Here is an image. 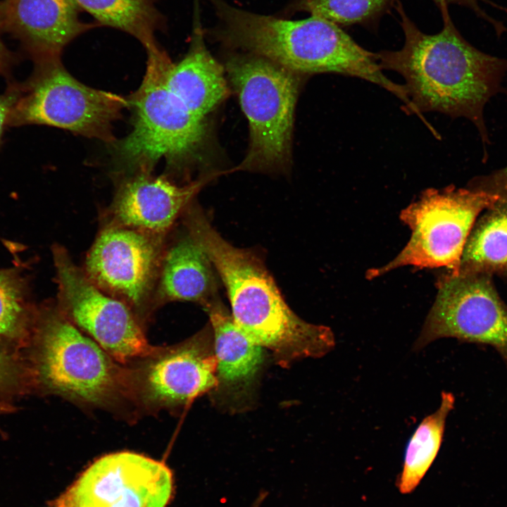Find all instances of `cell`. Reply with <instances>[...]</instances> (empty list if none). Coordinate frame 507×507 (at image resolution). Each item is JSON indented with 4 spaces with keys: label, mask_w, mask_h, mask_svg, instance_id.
Wrapping results in <instances>:
<instances>
[{
    "label": "cell",
    "mask_w": 507,
    "mask_h": 507,
    "mask_svg": "<svg viewBox=\"0 0 507 507\" xmlns=\"http://www.w3.org/2000/svg\"><path fill=\"white\" fill-rule=\"evenodd\" d=\"M447 6H439L442 30L429 35L417 27L398 1L403 46L397 51H379L377 59L382 70L395 71L404 78L408 96L420 118L423 113L434 111L468 119L485 146L489 139L484 106L502 90L507 61L469 44L456 28Z\"/></svg>",
    "instance_id": "cell-1"
},
{
    "label": "cell",
    "mask_w": 507,
    "mask_h": 507,
    "mask_svg": "<svg viewBox=\"0 0 507 507\" xmlns=\"http://www.w3.org/2000/svg\"><path fill=\"white\" fill-rule=\"evenodd\" d=\"M180 220L212 261L225 288L236 325L254 342L271 351L280 365L320 358L334 348L332 330L299 317L260 256L225 239L195 201Z\"/></svg>",
    "instance_id": "cell-2"
},
{
    "label": "cell",
    "mask_w": 507,
    "mask_h": 507,
    "mask_svg": "<svg viewBox=\"0 0 507 507\" xmlns=\"http://www.w3.org/2000/svg\"><path fill=\"white\" fill-rule=\"evenodd\" d=\"M217 19L205 35L232 49L265 58L297 74L337 73L356 77L389 91L401 101L406 89L382 73L369 51L337 25L310 15L291 20L236 7L226 0H206Z\"/></svg>",
    "instance_id": "cell-3"
},
{
    "label": "cell",
    "mask_w": 507,
    "mask_h": 507,
    "mask_svg": "<svg viewBox=\"0 0 507 507\" xmlns=\"http://www.w3.org/2000/svg\"><path fill=\"white\" fill-rule=\"evenodd\" d=\"M146 52L143 80L127 96L132 128L108 144L113 177L152 172L165 159V175L173 180L185 177L206 137L204 119L193 114L168 87L166 70L171 60L167 53L160 46Z\"/></svg>",
    "instance_id": "cell-4"
},
{
    "label": "cell",
    "mask_w": 507,
    "mask_h": 507,
    "mask_svg": "<svg viewBox=\"0 0 507 507\" xmlns=\"http://www.w3.org/2000/svg\"><path fill=\"white\" fill-rule=\"evenodd\" d=\"M225 71L249 127L248 151L237 169L286 170L291 159L299 74L245 51L230 54Z\"/></svg>",
    "instance_id": "cell-5"
},
{
    "label": "cell",
    "mask_w": 507,
    "mask_h": 507,
    "mask_svg": "<svg viewBox=\"0 0 507 507\" xmlns=\"http://www.w3.org/2000/svg\"><path fill=\"white\" fill-rule=\"evenodd\" d=\"M39 373L52 391L91 406L134 403L132 371L84 335L58 309L43 306L39 314Z\"/></svg>",
    "instance_id": "cell-6"
},
{
    "label": "cell",
    "mask_w": 507,
    "mask_h": 507,
    "mask_svg": "<svg viewBox=\"0 0 507 507\" xmlns=\"http://www.w3.org/2000/svg\"><path fill=\"white\" fill-rule=\"evenodd\" d=\"M33 63L32 74L19 84L8 125H49L108 144L115 139L113 125L129 107L127 97L82 83L65 69L61 57Z\"/></svg>",
    "instance_id": "cell-7"
},
{
    "label": "cell",
    "mask_w": 507,
    "mask_h": 507,
    "mask_svg": "<svg viewBox=\"0 0 507 507\" xmlns=\"http://www.w3.org/2000/svg\"><path fill=\"white\" fill-rule=\"evenodd\" d=\"M499 199L469 187L426 189L401 212V220L411 231L406 246L386 265L368 270L366 277L372 280L406 265L444 267L457 273L477 219Z\"/></svg>",
    "instance_id": "cell-8"
},
{
    "label": "cell",
    "mask_w": 507,
    "mask_h": 507,
    "mask_svg": "<svg viewBox=\"0 0 507 507\" xmlns=\"http://www.w3.org/2000/svg\"><path fill=\"white\" fill-rule=\"evenodd\" d=\"M51 251L58 289L56 305L73 324L122 365L154 351L155 348L144 335L143 324L126 303L93 283L64 246L56 244Z\"/></svg>",
    "instance_id": "cell-9"
},
{
    "label": "cell",
    "mask_w": 507,
    "mask_h": 507,
    "mask_svg": "<svg viewBox=\"0 0 507 507\" xmlns=\"http://www.w3.org/2000/svg\"><path fill=\"white\" fill-rule=\"evenodd\" d=\"M485 273L448 272L413 345L418 351L442 338L492 346L507 367V304Z\"/></svg>",
    "instance_id": "cell-10"
},
{
    "label": "cell",
    "mask_w": 507,
    "mask_h": 507,
    "mask_svg": "<svg viewBox=\"0 0 507 507\" xmlns=\"http://www.w3.org/2000/svg\"><path fill=\"white\" fill-rule=\"evenodd\" d=\"M167 236L103 224L84 261V273L102 291L126 303L144 325L154 299Z\"/></svg>",
    "instance_id": "cell-11"
},
{
    "label": "cell",
    "mask_w": 507,
    "mask_h": 507,
    "mask_svg": "<svg viewBox=\"0 0 507 507\" xmlns=\"http://www.w3.org/2000/svg\"><path fill=\"white\" fill-rule=\"evenodd\" d=\"M173 484L164 463L115 452L92 463L50 507H166Z\"/></svg>",
    "instance_id": "cell-12"
},
{
    "label": "cell",
    "mask_w": 507,
    "mask_h": 507,
    "mask_svg": "<svg viewBox=\"0 0 507 507\" xmlns=\"http://www.w3.org/2000/svg\"><path fill=\"white\" fill-rule=\"evenodd\" d=\"M210 324L179 344L155 348L130 367L134 401L156 410L189 403L218 385Z\"/></svg>",
    "instance_id": "cell-13"
},
{
    "label": "cell",
    "mask_w": 507,
    "mask_h": 507,
    "mask_svg": "<svg viewBox=\"0 0 507 507\" xmlns=\"http://www.w3.org/2000/svg\"><path fill=\"white\" fill-rule=\"evenodd\" d=\"M115 180L104 224L167 236L208 179L179 184L167 175L140 171Z\"/></svg>",
    "instance_id": "cell-14"
},
{
    "label": "cell",
    "mask_w": 507,
    "mask_h": 507,
    "mask_svg": "<svg viewBox=\"0 0 507 507\" xmlns=\"http://www.w3.org/2000/svg\"><path fill=\"white\" fill-rule=\"evenodd\" d=\"M82 11L75 0H0L1 30L33 62L61 57L70 42L100 27L81 20Z\"/></svg>",
    "instance_id": "cell-15"
},
{
    "label": "cell",
    "mask_w": 507,
    "mask_h": 507,
    "mask_svg": "<svg viewBox=\"0 0 507 507\" xmlns=\"http://www.w3.org/2000/svg\"><path fill=\"white\" fill-rule=\"evenodd\" d=\"M216 270L205 249L182 223L167 235L155 310L173 301H189L204 309L220 300Z\"/></svg>",
    "instance_id": "cell-16"
},
{
    "label": "cell",
    "mask_w": 507,
    "mask_h": 507,
    "mask_svg": "<svg viewBox=\"0 0 507 507\" xmlns=\"http://www.w3.org/2000/svg\"><path fill=\"white\" fill-rule=\"evenodd\" d=\"M196 5L189 48L177 63L166 70L169 89L196 116L204 119L229 94L223 67L207 49L204 29Z\"/></svg>",
    "instance_id": "cell-17"
},
{
    "label": "cell",
    "mask_w": 507,
    "mask_h": 507,
    "mask_svg": "<svg viewBox=\"0 0 507 507\" xmlns=\"http://www.w3.org/2000/svg\"><path fill=\"white\" fill-rule=\"evenodd\" d=\"M204 310L213 332L218 384L232 388L247 385L263 362L264 349L236 325L220 299Z\"/></svg>",
    "instance_id": "cell-18"
},
{
    "label": "cell",
    "mask_w": 507,
    "mask_h": 507,
    "mask_svg": "<svg viewBox=\"0 0 507 507\" xmlns=\"http://www.w3.org/2000/svg\"><path fill=\"white\" fill-rule=\"evenodd\" d=\"M507 275V199L478 218L465 244L458 272Z\"/></svg>",
    "instance_id": "cell-19"
},
{
    "label": "cell",
    "mask_w": 507,
    "mask_h": 507,
    "mask_svg": "<svg viewBox=\"0 0 507 507\" xmlns=\"http://www.w3.org/2000/svg\"><path fill=\"white\" fill-rule=\"evenodd\" d=\"M100 26L111 27L137 39L145 49L158 44L155 34L165 20L155 0H75Z\"/></svg>",
    "instance_id": "cell-20"
},
{
    "label": "cell",
    "mask_w": 507,
    "mask_h": 507,
    "mask_svg": "<svg viewBox=\"0 0 507 507\" xmlns=\"http://www.w3.org/2000/svg\"><path fill=\"white\" fill-rule=\"evenodd\" d=\"M453 394L442 392L439 408L415 430L406 449L399 487L402 494L413 492L434 462L442 444L446 421L454 407Z\"/></svg>",
    "instance_id": "cell-21"
},
{
    "label": "cell",
    "mask_w": 507,
    "mask_h": 507,
    "mask_svg": "<svg viewBox=\"0 0 507 507\" xmlns=\"http://www.w3.org/2000/svg\"><path fill=\"white\" fill-rule=\"evenodd\" d=\"M394 0H292L280 16L307 13L338 26L370 25L389 10Z\"/></svg>",
    "instance_id": "cell-22"
},
{
    "label": "cell",
    "mask_w": 507,
    "mask_h": 507,
    "mask_svg": "<svg viewBox=\"0 0 507 507\" xmlns=\"http://www.w3.org/2000/svg\"><path fill=\"white\" fill-rule=\"evenodd\" d=\"M27 282L15 268H0V336L14 337L32 312Z\"/></svg>",
    "instance_id": "cell-23"
},
{
    "label": "cell",
    "mask_w": 507,
    "mask_h": 507,
    "mask_svg": "<svg viewBox=\"0 0 507 507\" xmlns=\"http://www.w3.org/2000/svg\"><path fill=\"white\" fill-rule=\"evenodd\" d=\"M468 187L507 199V166L474 177Z\"/></svg>",
    "instance_id": "cell-24"
},
{
    "label": "cell",
    "mask_w": 507,
    "mask_h": 507,
    "mask_svg": "<svg viewBox=\"0 0 507 507\" xmlns=\"http://www.w3.org/2000/svg\"><path fill=\"white\" fill-rule=\"evenodd\" d=\"M20 93L19 84L11 83L7 90L0 94V138L4 126L7 125V119L13 104Z\"/></svg>",
    "instance_id": "cell-25"
},
{
    "label": "cell",
    "mask_w": 507,
    "mask_h": 507,
    "mask_svg": "<svg viewBox=\"0 0 507 507\" xmlns=\"http://www.w3.org/2000/svg\"><path fill=\"white\" fill-rule=\"evenodd\" d=\"M2 35L0 20V75L8 78L11 68L18 61V56L7 47L2 39Z\"/></svg>",
    "instance_id": "cell-26"
},
{
    "label": "cell",
    "mask_w": 507,
    "mask_h": 507,
    "mask_svg": "<svg viewBox=\"0 0 507 507\" xmlns=\"http://www.w3.org/2000/svg\"><path fill=\"white\" fill-rule=\"evenodd\" d=\"M16 377V371L11 362L0 353V388L13 382Z\"/></svg>",
    "instance_id": "cell-27"
},
{
    "label": "cell",
    "mask_w": 507,
    "mask_h": 507,
    "mask_svg": "<svg viewBox=\"0 0 507 507\" xmlns=\"http://www.w3.org/2000/svg\"><path fill=\"white\" fill-rule=\"evenodd\" d=\"M436 4L439 6L441 4H446L449 5L450 4H457L462 6H465L471 10H472L474 12H475L477 15L484 18L486 20H488L490 23L492 22V20L489 19V17L486 15L484 13L483 10L480 8L479 4L480 0H433Z\"/></svg>",
    "instance_id": "cell-28"
},
{
    "label": "cell",
    "mask_w": 507,
    "mask_h": 507,
    "mask_svg": "<svg viewBox=\"0 0 507 507\" xmlns=\"http://www.w3.org/2000/svg\"><path fill=\"white\" fill-rule=\"evenodd\" d=\"M264 496H265V495H261V496L257 499V500L254 502V506H253L252 507H259V506H260V504H261V501H262V500H263L262 499L264 497Z\"/></svg>",
    "instance_id": "cell-29"
}]
</instances>
